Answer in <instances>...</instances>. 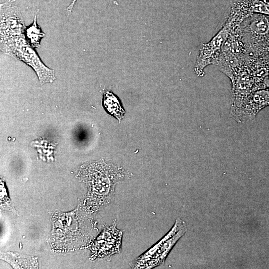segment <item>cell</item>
<instances>
[{
	"label": "cell",
	"mask_w": 269,
	"mask_h": 269,
	"mask_svg": "<svg viewBox=\"0 0 269 269\" xmlns=\"http://www.w3.org/2000/svg\"><path fill=\"white\" fill-rule=\"evenodd\" d=\"M86 181L88 184V201L94 210L110 202L115 185L127 176L121 168L104 163L88 167Z\"/></svg>",
	"instance_id": "obj_1"
},
{
	"label": "cell",
	"mask_w": 269,
	"mask_h": 269,
	"mask_svg": "<svg viewBox=\"0 0 269 269\" xmlns=\"http://www.w3.org/2000/svg\"><path fill=\"white\" fill-rule=\"evenodd\" d=\"M0 50L5 54L30 66L37 74L42 85L52 83L55 80V71L43 63L24 35L0 39Z\"/></svg>",
	"instance_id": "obj_2"
},
{
	"label": "cell",
	"mask_w": 269,
	"mask_h": 269,
	"mask_svg": "<svg viewBox=\"0 0 269 269\" xmlns=\"http://www.w3.org/2000/svg\"><path fill=\"white\" fill-rule=\"evenodd\" d=\"M187 230L186 223L180 218L173 226L157 244L133 260L132 269H151L163 264L171 250Z\"/></svg>",
	"instance_id": "obj_3"
},
{
	"label": "cell",
	"mask_w": 269,
	"mask_h": 269,
	"mask_svg": "<svg viewBox=\"0 0 269 269\" xmlns=\"http://www.w3.org/2000/svg\"><path fill=\"white\" fill-rule=\"evenodd\" d=\"M239 28L247 54L252 53L269 39V16L253 13Z\"/></svg>",
	"instance_id": "obj_4"
},
{
	"label": "cell",
	"mask_w": 269,
	"mask_h": 269,
	"mask_svg": "<svg viewBox=\"0 0 269 269\" xmlns=\"http://www.w3.org/2000/svg\"><path fill=\"white\" fill-rule=\"evenodd\" d=\"M234 28L231 22L227 19L216 35L209 41L202 44L194 68L198 76H204V69L209 65L216 64L221 53L225 42L231 30Z\"/></svg>",
	"instance_id": "obj_5"
},
{
	"label": "cell",
	"mask_w": 269,
	"mask_h": 269,
	"mask_svg": "<svg viewBox=\"0 0 269 269\" xmlns=\"http://www.w3.org/2000/svg\"><path fill=\"white\" fill-rule=\"evenodd\" d=\"M269 105V88L251 92L237 107L230 109V115L239 123H247Z\"/></svg>",
	"instance_id": "obj_6"
},
{
	"label": "cell",
	"mask_w": 269,
	"mask_h": 269,
	"mask_svg": "<svg viewBox=\"0 0 269 269\" xmlns=\"http://www.w3.org/2000/svg\"><path fill=\"white\" fill-rule=\"evenodd\" d=\"M0 26V39L24 35L26 27L20 9L14 0L1 4Z\"/></svg>",
	"instance_id": "obj_7"
},
{
	"label": "cell",
	"mask_w": 269,
	"mask_h": 269,
	"mask_svg": "<svg viewBox=\"0 0 269 269\" xmlns=\"http://www.w3.org/2000/svg\"><path fill=\"white\" fill-rule=\"evenodd\" d=\"M122 237L123 232L116 227L115 224L105 228L91 244L92 257L103 258L119 253Z\"/></svg>",
	"instance_id": "obj_8"
},
{
	"label": "cell",
	"mask_w": 269,
	"mask_h": 269,
	"mask_svg": "<svg viewBox=\"0 0 269 269\" xmlns=\"http://www.w3.org/2000/svg\"><path fill=\"white\" fill-rule=\"evenodd\" d=\"M103 103L105 108L110 114L120 120L123 117L125 111L121 107L118 98L109 91L103 94Z\"/></svg>",
	"instance_id": "obj_9"
},
{
	"label": "cell",
	"mask_w": 269,
	"mask_h": 269,
	"mask_svg": "<svg viewBox=\"0 0 269 269\" xmlns=\"http://www.w3.org/2000/svg\"><path fill=\"white\" fill-rule=\"evenodd\" d=\"M37 13L35 14L33 22L26 28L24 35L29 43L33 47H39L40 41L45 36L36 21Z\"/></svg>",
	"instance_id": "obj_10"
},
{
	"label": "cell",
	"mask_w": 269,
	"mask_h": 269,
	"mask_svg": "<svg viewBox=\"0 0 269 269\" xmlns=\"http://www.w3.org/2000/svg\"><path fill=\"white\" fill-rule=\"evenodd\" d=\"M263 0L269 4V0Z\"/></svg>",
	"instance_id": "obj_11"
}]
</instances>
